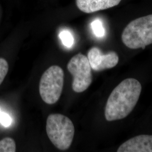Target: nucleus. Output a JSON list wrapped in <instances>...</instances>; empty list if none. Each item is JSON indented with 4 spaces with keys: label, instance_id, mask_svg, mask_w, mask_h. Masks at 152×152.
<instances>
[{
    "label": "nucleus",
    "instance_id": "nucleus-3",
    "mask_svg": "<svg viewBox=\"0 0 152 152\" xmlns=\"http://www.w3.org/2000/svg\"><path fill=\"white\" fill-rule=\"evenodd\" d=\"M122 40L131 49H144L152 44V14L131 22L125 27Z\"/></svg>",
    "mask_w": 152,
    "mask_h": 152
},
{
    "label": "nucleus",
    "instance_id": "nucleus-9",
    "mask_svg": "<svg viewBox=\"0 0 152 152\" xmlns=\"http://www.w3.org/2000/svg\"><path fill=\"white\" fill-rule=\"evenodd\" d=\"M16 144L14 140L7 137L0 141V152H15Z\"/></svg>",
    "mask_w": 152,
    "mask_h": 152
},
{
    "label": "nucleus",
    "instance_id": "nucleus-13",
    "mask_svg": "<svg viewBox=\"0 0 152 152\" xmlns=\"http://www.w3.org/2000/svg\"><path fill=\"white\" fill-rule=\"evenodd\" d=\"M0 124L4 127H9L11 124V118L10 116L5 112H1L0 110Z\"/></svg>",
    "mask_w": 152,
    "mask_h": 152
},
{
    "label": "nucleus",
    "instance_id": "nucleus-8",
    "mask_svg": "<svg viewBox=\"0 0 152 152\" xmlns=\"http://www.w3.org/2000/svg\"><path fill=\"white\" fill-rule=\"evenodd\" d=\"M121 0H76V5L81 11L92 13L118 5Z\"/></svg>",
    "mask_w": 152,
    "mask_h": 152
},
{
    "label": "nucleus",
    "instance_id": "nucleus-6",
    "mask_svg": "<svg viewBox=\"0 0 152 152\" xmlns=\"http://www.w3.org/2000/svg\"><path fill=\"white\" fill-rule=\"evenodd\" d=\"M87 58L91 69L98 72L114 68L119 61V56L115 52L110 51L104 54L96 47L89 50Z\"/></svg>",
    "mask_w": 152,
    "mask_h": 152
},
{
    "label": "nucleus",
    "instance_id": "nucleus-12",
    "mask_svg": "<svg viewBox=\"0 0 152 152\" xmlns=\"http://www.w3.org/2000/svg\"><path fill=\"white\" fill-rule=\"evenodd\" d=\"M9 71V64L4 58H0V85L4 81Z\"/></svg>",
    "mask_w": 152,
    "mask_h": 152
},
{
    "label": "nucleus",
    "instance_id": "nucleus-11",
    "mask_svg": "<svg viewBox=\"0 0 152 152\" xmlns=\"http://www.w3.org/2000/svg\"><path fill=\"white\" fill-rule=\"evenodd\" d=\"M91 28L94 34L98 37H103L105 34V29L103 23L99 19H95L91 23Z\"/></svg>",
    "mask_w": 152,
    "mask_h": 152
},
{
    "label": "nucleus",
    "instance_id": "nucleus-10",
    "mask_svg": "<svg viewBox=\"0 0 152 152\" xmlns=\"http://www.w3.org/2000/svg\"><path fill=\"white\" fill-rule=\"evenodd\" d=\"M59 37L63 44L68 48H71L74 44V38L69 31L63 30L59 34Z\"/></svg>",
    "mask_w": 152,
    "mask_h": 152
},
{
    "label": "nucleus",
    "instance_id": "nucleus-4",
    "mask_svg": "<svg viewBox=\"0 0 152 152\" xmlns=\"http://www.w3.org/2000/svg\"><path fill=\"white\" fill-rule=\"evenodd\" d=\"M64 73L58 65H53L45 71L39 81V91L48 104L56 103L60 99L64 86Z\"/></svg>",
    "mask_w": 152,
    "mask_h": 152
},
{
    "label": "nucleus",
    "instance_id": "nucleus-2",
    "mask_svg": "<svg viewBox=\"0 0 152 152\" xmlns=\"http://www.w3.org/2000/svg\"><path fill=\"white\" fill-rule=\"evenodd\" d=\"M46 130L50 140L58 149L67 150L71 147L75 135V126L68 117L61 114L49 115Z\"/></svg>",
    "mask_w": 152,
    "mask_h": 152
},
{
    "label": "nucleus",
    "instance_id": "nucleus-5",
    "mask_svg": "<svg viewBox=\"0 0 152 152\" xmlns=\"http://www.w3.org/2000/svg\"><path fill=\"white\" fill-rule=\"evenodd\" d=\"M67 69L73 76V90L77 93L86 90L92 82V69L87 56L81 53L75 55L69 61Z\"/></svg>",
    "mask_w": 152,
    "mask_h": 152
},
{
    "label": "nucleus",
    "instance_id": "nucleus-7",
    "mask_svg": "<svg viewBox=\"0 0 152 152\" xmlns=\"http://www.w3.org/2000/svg\"><path fill=\"white\" fill-rule=\"evenodd\" d=\"M117 152H152V135H141L125 141Z\"/></svg>",
    "mask_w": 152,
    "mask_h": 152
},
{
    "label": "nucleus",
    "instance_id": "nucleus-1",
    "mask_svg": "<svg viewBox=\"0 0 152 152\" xmlns=\"http://www.w3.org/2000/svg\"><path fill=\"white\" fill-rule=\"evenodd\" d=\"M140 82L133 78L122 81L115 87L109 96L105 108L108 121L126 118L136 106L141 94Z\"/></svg>",
    "mask_w": 152,
    "mask_h": 152
}]
</instances>
